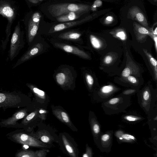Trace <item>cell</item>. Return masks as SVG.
I'll return each instance as SVG.
<instances>
[{"label":"cell","instance_id":"6da1fadb","mask_svg":"<svg viewBox=\"0 0 157 157\" xmlns=\"http://www.w3.org/2000/svg\"><path fill=\"white\" fill-rule=\"evenodd\" d=\"M131 105L130 96L120 95L102 102L101 107L105 114L111 115L126 113V109Z\"/></svg>","mask_w":157,"mask_h":157},{"label":"cell","instance_id":"7a4b0ae2","mask_svg":"<svg viewBox=\"0 0 157 157\" xmlns=\"http://www.w3.org/2000/svg\"><path fill=\"white\" fill-rule=\"evenodd\" d=\"M26 106L27 97L23 94L15 91L0 92V110Z\"/></svg>","mask_w":157,"mask_h":157},{"label":"cell","instance_id":"3957f363","mask_svg":"<svg viewBox=\"0 0 157 157\" xmlns=\"http://www.w3.org/2000/svg\"><path fill=\"white\" fill-rule=\"evenodd\" d=\"M17 14V8L12 0H0V15L6 18L7 24L6 28V37L2 43V48H5L9 41L11 34V26L15 20Z\"/></svg>","mask_w":157,"mask_h":157},{"label":"cell","instance_id":"277c9868","mask_svg":"<svg viewBox=\"0 0 157 157\" xmlns=\"http://www.w3.org/2000/svg\"><path fill=\"white\" fill-rule=\"evenodd\" d=\"M7 138L17 144L24 145L36 147H46L44 143L28 134L24 129H17L6 134Z\"/></svg>","mask_w":157,"mask_h":157},{"label":"cell","instance_id":"5b68a950","mask_svg":"<svg viewBox=\"0 0 157 157\" xmlns=\"http://www.w3.org/2000/svg\"><path fill=\"white\" fill-rule=\"evenodd\" d=\"M90 8L89 6L85 4L61 3L49 6L48 10L53 16L57 17L70 12L84 13L88 11Z\"/></svg>","mask_w":157,"mask_h":157},{"label":"cell","instance_id":"8992f818","mask_svg":"<svg viewBox=\"0 0 157 157\" xmlns=\"http://www.w3.org/2000/svg\"><path fill=\"white\" fill-rule=\"evenodd\" d=\"M24 33L21 30L20 23L18 21L15 26L10 40L9 56L12 60L18 54L24 45Z\"/></svg>","mask_w":157,"mask_h":157},{"label":"cell","instance_id":"52a82bcc","mask_svg":"<svg viewBox=\"0 0 157 157\" xmlns=\"http://www.w3.org/2000/svg\"><path fill=\"white\" fill-rule=\"evenodd\" d=\"M138 102L147 115L154 109L157 100L156 95L152 94L148 89H144L138 94Z\"/></svg>","mask_w":157,"mask_h":157},{"label":"cell","instance_id":"ba28073f","mask_svg":"<svg viewBox=\"0 0 157 157\" xmlns=\"http://www.w3.org/2000/svg\"><path fill=\"white\" fill-rule=\"evenodd\" d=\"M28 110L27 107L20 109L10 117L1 120L0 126L7 128H18L19 124L18 121L28 114Z\"/></svg>","mask_w":157,"mask_h":157},{"label":"cell","instance_id":"9c48e42d","mask_svg":"<svg viewBox=\"0 0 157 157\" xmlns=\"http://www.w3.org/2000/svg\"><path fill=\"white\" fill-rule=\"evenodd\" d=\"M113 130H108L104 132H102L94 141L102 152H110L113 143Z\"/></svg>","mask_w":157,"mask_h":157},{"label":"cell","instance_id":"30bf717a","mask_svg":"<svg viewBox=\"0 0 157 157\" xmlns=\"http://www.w3.org/2000/svg\"><path fill=\"white\" fill-rule=\"evenodd\" d=\"M42 47L43 45L40 43L34 45L18 60L13 68H15L37 54L42 50Z\"/></svg>","mask_w":157,"mask_h":157},{"label":"cell","instance_id":"8fae6325","mask_svg":"<svg viewBox=\"0 0 157 157\" xmlns=\"http://www.w3.org/2000/svg\"><path fill=\"white\" fill-rule=\"evenodd\" d=\"M114 135L118 143H125L133 144L137 141L133 135L126 133L122 130H118L114 133Z\"/></svg>","mask_w":157,"mask_h":157},{"label":"cell","instance_id":"7c38bea8","mask_svg":"<svg viewBox=\"0 0 157 157\" xmlns=\"http://www.w3.org/2000/svg\"><path fill=\"white\" fill-rule=\"evenodd\" d=\"M89 122L94 140L102 132L101 125L94 113L91 112L89 116Z\"/></svg>","mask_w":157,"mask_h":157},{"label":"cell","instance_id":"4fadbf2b","mask_svg":"<svg viewBox=\"0 0 157 157\" xmlns=\"http://www.w3.org/2000/svg\"><path fill=\"white\" fill-rule=\"evenodd\" d=\"M56 45L67 52L74 54L83 58H89L86 53L74 46L59 43L56 44Z\"/></svg>","mask_w":157,"mask_h":157},{"label":"cell","instance_id":"5bb4252c","mask_svg":"<svg viewBox=\"0 0 157 157\" xmlns=\"http://www.w3.org/2000/svg\"><path fill=\"white\" fill-rule=\"evenodd\" d=\"M39 25L32 21L30 18L28 22L27 30V40L29 43L32 42L38 29Z\"/></svg>","mask_w":157,"mask_h":157},{"label":"cell","instance_id":"9a60e30c","mask_svg":"<svg viewBox=\"0 0 157 157\" xmlns=\"http://www.w3.org/2000/svg\"><path fill=\"white\" fill-rule=\"evenodd\" d=\"M122 121L127 123H135L143 121L145 118L136 113H126L121 116Z\"/></svg>","mask_w":157,"mask_h":157},{"label":"cell","instance_id":"2e32d148","mask_svg":"<svg viewBox=\"0 0 157 157\" xmlns=\"http://www.w3.org/2000/svg\"><path fill=\"white\" fill-rule=\"evenodd\" d=\"M129 13L131 16L145 26L147 25L145 17L137 8H133L130 10Z\"/></svg>","mask_w":157,"mask_h":157},{"label":"cell","instance_id":"e0dca14e","mask_svg":"<svg viewBox=\"0 0 157 157\" xmlns=\"http://www.w3.org/2000/svg\"><path fill=\"white\" fill-rule=\"evenodd\" d=\"M86 19L57 24L54 27L53 32L60 31L69 28L77 25L84 22Z\"/></svg>","mask_w":157,"mask_h":157},{"label":"cell","instance_id":"ac0fdd59","mask_svg":"<svg viewBox=\"0 0 157 157\" xmlns=\"http://www.w3.org/2000/svg\"><path fill=\"white\" fill-rule=\"evenodd\" d=\"M53 112L55 116L60 121L69 126H72V123L67 114L64 111L59 109H56Z\"/></svg>","mask_w":157,"mask_h":157},{"label":"cell","instance_id":"d6986e66","mask_svg":"<svg viewBox=\"0 0 157 157\" xmlns=\"http://www.w3.org/2000/svg\"><path fill=\"white\" fill-rule=\"evenodd\" d=\"M81 13L70 12L68 13L58 17L57 20L59 22H66L74 20L80 17Z\"/></svg>","mask_w":157,"mask_h":157},{"label":"cell","instance_id":"ffe728a7","mask_svg":"<svg viewBox=\"0 0 157 157\" xmlns=\"http://www.w3.org/2000/svg\"><path fill=\"white\" fill-rule=\"evenodd\" d=\"M147 123L151 130L157 127V110L154 109L147 115Z\"/></svg>","mask_w":157,"mask_h":157},{"label":"cell","instance_id":"44dd1931","mask_svg":"<svg viewBox=\"0 0 157 157\" xmlns=\"http://www.w3.org/2000/svg\"><path fill=\"white\" fill-rule=\"evenodd\" d=\"M16 157H36L35 151L32 150H19L15 154Z\"/></svg>","mask_w":157,"mask_h":157},{"label":"cell","instance_id":"7402d4cb","mask_svg":"<svg viewBox=\"0 0 157 157\" xmlns=\"http://www.w3.org/2000/svg\"><path fill=\"white\" fill-rule=\"evenodd\" d=\"M81 34L75 32H69L62 34L59 35L60 38L71 40H75L78 39Z\"/></svg>","mask_w":157,"mask_h":157},{"label":"cell","instance_id":"603a6c76","mask_svg":"<svg viewBox=\"0 0 157 157\" xmlns=\"http://www.w3.org/2000/svg\"><path fill=\"white\" fill-rule=\"evenodd\" d=\"M62 139L65 147L69 154L71 156L76 157L74 149L67 139L64 135L62 136Z\"/></svg>","mask_w":157,"mask_h":157},{"label":"cell","instance_id":"cb8c5ba5","mask_svg":"<svg viewBox=\"0 0 157 157\" xmlns=\"http://www.w3.org/2000/svg\"><path fill=\"white\" fill-rule=\"evenodd\" d=\"M27 86L38 97L43 99L45 98V94L44 91L39 89L31 84H27Z\"/></svg>","mask_w":157,"mask_h":157},{"label":"cell","instance_id":"d4e9b609","mask_svg":"<svg viewBox=\"0 0 157 157\" xmlns=\"http://www.w3.org/2000/svg\"><path fill=\"white\" fill-rule=\"evenodd\" d=\"M56 78L57 83L61 85L65 84L67 80L66 75L62 72L57 74L56 76Z\"/></svg>","mask_w":157,"mask_h":157},{"label":"cell","instance_id":"484cf974","mask_svg":"<svg viewBox=\"0 0 157 157\" xmlns=\"http://www.w3.org/2000/svg\"><path fill=\"white\" fill-rule=\"evenodd\" d=\"M90 42L92 46L95 48L99 49L101 47V43L100 41L93 35L90 36Z\"/></svg>","mask_w":157,"mask_h":157},{"label":"cell","instance_id":"4316f807","mask_svg":"<svg viewBox=\"0 0 157 157\" xmlns=\"http://www.w3.org/2000/svg\"><path fill=\"white\" fill-rule=\"evenodd\" d=\"M144 52H145L146 55L148 57L150 63L154 67L155 71V78L156 79L157 78V62L156 60L149 53L147 52L145 50H144Z\"/></svg>","mask_w":157,"mask_h":157},{"label":"cell","instance_id":"83f0119b","mask_svg":"<svg viewBox=\"0 0 157 157\" xmlns=\"http://www.w3.org/2000/svg\"><path fill=\"white\" fill-rule=\"evenodd\" d=\"M134 25H135L136 30L139 33L144 35H149L151 34L149 30L145 27L136 23H135Z\"/></svg>","mask_w":157,"mask_h":157},{"label":"cell","instance_id":"f1b7e54d","mask_svg":"<svg viewBox=\"0 0 157 157\" xmlns=\"http://www.w3.org/2000/svg\"><path fill=\"white\" fill-rule=\"evenodd\" d=\"M41 18V15L38 12H35L33 14L30 18L32 21L39 25Z\"/></svg>","mask_w":157,"mask_h":157},{"label":"cell","instance_id":"f546056e","mask_svg":"<svg viewBox=\"0 0 157 157\" xmlns=\"http://www.w3.org/2000/svg\"><path fill=\"white\" fill-rule=\"evenodd\" d=\"M48 150L46 149L40 150L35 151L36 157H45Z\"/></svg>","mask_w":157,"mask_h":157},{"label":"cell","instance_id":"4dcf8cb0","mask_svg":"<svg viewBox=\"0 0 157 157\" xmlns=\"http://www.w3.org/2000/svg\"><path fill=\"white\" fill-rule=\"evenodd\" d=\"M136 92V90L134 89H128L122 92L120 95L130 96L131 94H133Z\"/></svg>","mask_w":157,"mask_h":157},{"label":"cell","instance_id":"1f68e13d","mask_svg":"<svg viewBox=\"0 0 157 157\" xmlns=\"http://www.w3.org/2000/svg\"><path fill=\"white\" fill-rule=\"evenodd\" d=\"M86 79L89 86L91 87L93 84L94 82L92 77L90 75L87 74L86 76Z\"/></svg>","mask_w":157,"mask_h":157},{"label":"cell","instance_id":"d6a6232c","mask_svg":"<svg viewBox=\"0 0 157 157\" xmlns=\"http://www.w3.org/2000/svg\"><path fill=\"white\" fill-rule=\"evenodd\" d=\"M92 151L89 147H86V152L82 155L83 157H91L92 156Z\"/></svg>","mask_w":157,"mask_h":157},{"label":"cell","instance_id":"836d02e7","mask_svg":"<svg viewBox=\"0 0 157 157\" xmlns=\"http://www.w3.org/2000/svg\"><path fill=\"white\" fill-rule=\"evenodd\" d=\"M116 36L119 38L121 40H125L126 38V35L124 32L121 31L117 33Z\"/></svg>","mask_w":157,"mask_h":157},{"label":"cell","instance_id":"e575fe53","mask_svg":"<svg viewBox=\"0 0 157 157\" xmlns=\"http://www.w3.org/2000/svg\"><path fill=\"white\" fill-rule=\"evenodd\" d=\"M130 70L128 67L125 68L122 72V76L124 77H128L130 75Z\"/></svg>","mask_w":157,"mask_h":157},{"label":"cell","instance_id":"d590c367","mask_svg":"<svg viewBox=\"0 0 157 157\" xmlns=\"http://www.w3.org/2000/svg\"><path fill=\"white\" fill-rule=\"evenodd\" d=\"M41 140L45 143H48L50 142V138L49 137L47 136H43L40 138Z\"/></svg>","mask_w":157,"mask_h":157},{"label":"cell","instance_id":"8d00e7d4","mask_svg":"<svg viewBox=\"0 0 157 157\" xmlns=\"http://www.w3.org/2000/svg\"><path fill=\"white\" fill-rule=\"evenodd\" d=\"M112 58L110 56H106L104 59V63L106 64L110 63L112 61Z\"/></svg>","mask_w":157,"mask_h":157},{"label":"cell","instance_id":"74e56055","mask_svg":"<svg viewBox=\"0 0 157 157\" xmlns=\"http://www.w3.org/2000/svg\"><path fill=\"white\" fill-rule=\"evenodd\" d=\"M128 81L132 83H135L137 82L136 78L132 76H128Z\"/></svg>","mask_w":157,"mask_h":157},{"label":"cell","instance_id":"f35d334b","mask_svg":"<svg viewBox=\"0 0 157 157\" xmlns=\"http://www.w3.org/2000/svg\"><path fill=\"white\" fill-rule=\"evenodd\" d=\"M102 2L100 0H96L95 1L93 5L97 7H100L102 5Z\"/></svg>","mask_w":157,"mask_h":157},{"label":"cell","instance_id":"ab89813d","mask_svg":"<svg viewBox=\"0 0 157 157\" xmlns=\"http://www.w3.org/2000/svg\"><path fill=\"white\" fill-rule=\"evenodd\" d=\"M152 37L155 42V45L156 51L157 50V36L152 35Z\"/></svg>","mask_w":157,"mask_h":157},{"label":"cell","instance_id":"60d3db41","mask_svg":"<svg viewBox=\"0 0 157 157\" xmlns=\"http://www.w3.org/2000/svg\"><path fill=\"white\" fill-rule=\"evenodd\" d=\"M43 0H27L29 2L33 3L36 4L42 1Z\"/></svg>","mask_w":157,"mask_h":157},{"label":"cell","instance_id":"b9f144b4","mask_svg":"<svg viewBox=\"0 0 157 157\" xmlns=\"http://www.w3.org/2000/svg\"><path fill=\"white\" fill-rule=\"evenodd\" d=\"M106 20L108 22H111L113 20V17L109 16L107 17L106 19Z\"/></svg>","mask_w":157,"mask_h":157},{"label":"cell","instance_id":"7bdbcfd3","mask_svg":"<svg viewBox=\"0 0 157 157\" xmlns=\"http://www.w3.org/2000/svg\"><path fill=\"white\" fill-rule=\"evenodd\" d=\"M157 28L156 27L155 30L153 31V34L154 35L157 36Z\"/></svg>","mask_w":157,"mask_h":157}]
</instances>
